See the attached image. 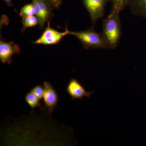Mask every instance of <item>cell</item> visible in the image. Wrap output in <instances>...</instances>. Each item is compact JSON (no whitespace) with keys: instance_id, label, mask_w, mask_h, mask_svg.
I'll return each mask as SVG.
<instances>
[{"instance_id":"obj_2","label":"cell","mask_w":146,"mask_h":146,"mask_svg":"<svg viewBox=\"0 0 146 146\" xmlns=\"http://www.w3.org/2000/svg\"><path fill=\"white\" fill-rule=\"evenodd\" d=\"M69 34L75 36L86 49H108L110 48L102 33L97 32L93 27L82 31H69Z\"/></svg>"},{"instance_id":"obj_11","label":"cell","mask_w":146,"mask_h":146,"mask_svg":"<svg viewBox=\"0 0 146 146\" xmlns=\"http://www.w3.org/2000/svg\"><path fill=\"white\" fill-rule=\"evenodd\" d=\"M22 23L24 30L29 28L33 27L39 24V19L36 16H25L23 17Z\"/></svg>"},{"instance_id":"obj_10","label":"cell","mask_w":146,"mask_h":146,"mask_svg":"<svg viewBox=\"0 0 146 146\" xmlns=\"http://www.w3.org/2000/svg\"><path fill=\"white\" fill-rule=\"evenodd\" d=\"M25 100L27 104L31 107L32 110L36 107L39 108L41 110L43 107L42 104L39 102V100L31 91L26 95Z\"/></svg>"},{"instance_id":"obj_12","label":"cell","mask_w":146,"mask_h":146,"mask_svg":"<svg viewBox=\"0 0 146 146\" xmlns=\"http://www.w3.org/2000/svg\"><path fill=\"white\" fill-rule=\"evenodd\" d=\"M35 15V7L33 4H29L24 6L21 9L20 16L22 18L25 16Z\"/></svg>"},{"instance_id":"obj_5","label":"cell","mask_w":146,"mask_h":146,"mask_svg":"<svg viewBox=\"0 0 146 146\" xmlns=\"http://www.w3.org/2000/svg\"><path fill=\"white\" fill-rule=\"evenodd\" d=\"M93 25L104 16L105 8L108 0H83Z\"/></svg>"},{"instance_id":"obj_9","label":"cell","mask_w":146,"mask_h":146,"mask_svg":"<svg viewBox=\"0 0 146 146\" xmlns=\"http://www.w3.org/2000/svg\"><path fill=\"white\" fill-rule=\"evenodd\" d=\"M131 11L133 15L146 19V0H134Z\"/></svg>"},{"instance_id":"obj_8","label":"cell","mask_w":146,"mask_h":146,"mask_svg":"<svg viewBox=\"0 0 146 146\" xmlns=\"http://www.w3.org/2000/svg\"><path fill=\"white\" fill-rule=\"evenodd\" d=\"M66 91L72 97V99L82 100V98H89L94 92L86 91L83 86L75 78H72L68 83Z\"/></svg>"},{"instance_id":"obj_4","label":"cell","mask_w":146,"mask_h":146,"mask_svg":"<svg viewBox=\"0 0 146 146\" xmlns=\"http://www.w3.org/2000/svg\"><path fill=\"white\" fill-rule=\"evenodd\" d=\"M43 86L44 88L43 98L44 104L41 110H48L47 114L50 117L53 110L57 107L59 96L57 91L48 82H44Z\"/></svg>"},{"instance_id":"obj_7","label":"cell","mask_w":146,"mask_h":146,"mask_svg":"<svg viewBox=\"0 0 146 146\" xmlns=\"http://www.w3.org/2000/svg\"><path fill=\"white\" fill-rule=\"evenodd\" d=\"M21 50L18 45L13 42H6L0 41V60L3 64H11L13 54H18Z\"/></svg>"},{"instance_id":"obj_3","label":"cell","mask_w":146,"mask_h":146,"mask_svg":"<svg viewBox=\"0 0 146 146\" xmlns=\"http://www.w3.org/2000/svg\"><path fill=\"white\" fill-rule=\"evenodd\" d=\"M69 34V30L66 28L65 31L59 32L52 28L48 21V25L41 36L34 42L35 44L45 45H54L59 43L66 35Z\"/></svg>"},{"instance_id":"obj_16","label":"cell","mask_w":146,"mask_h":146,"mask_svg":"<svg viewBox=\"0 0 146 146\" xmlns=\"http://www.w3.org/2000/svg\"><path fill=\"white\" fill-rule=\"evenodd\" d=\"M3 1H4L9 6H11L12 5L11 0H3Z\"/></svg>"},{"instance_id":"obj_13","label":"cell","mask_w":146,"mask_h":146,"mask_svg":"<svg viewBox=\"0 0 146 146\" xmlns=\"http://www.w3.org/2000/svg\"><path fill=\"white\" fill-rule=\"evenodd\" d=\"M129 0H112V9L121 12L128 4Z\"/></svg>"},{"instance_id":"obj_6","label":"cell","mask_w":146,"mask_h":146,"mask_svg":"<svg viewBox=\"0 0 146 146\" xmlns=\"http://www.w3.org/2000/svg\"><path fill=\"white\" fill-rule=\"evenodd\" d=\"M35 9V16L39 21L40 28L44 27L52 15V7L46 0H32Z\"/></svg>"},{"instance_id":"obj_14","label":"cell","mask_w":146,"mask_h":146,"mask_svg":"<svg viewBox=\"0 0 146 146\" xmlns=\"http://www.w3.org/2000/svg\"><path fill=\"white\" fill-rule=\"evenodd\" d=\"M31 91L36 96L39 100H42L44 97V86L43 87L42 85H38L35 86L31 90Z\"/></svg>"},{"instance_id":"obj_1","label":"cell","mask_w":146,"mask_h":146,"mask_svg":"<svg viewBox=\"0 0 146 146\" xmlns=\"http://www.w3.org/2000/svg\"><path fill=\"white\" fill-rule=\"evenodd\" d=\"M120 12L112 9L111 12L102 22V34L108 43L110 48L113 49L119 44L122 35Z\"/></svg>"},{"instance_id":"obj_15","label":"cell","mask_w":146,"mask_h":146,"mask_svg":"<svg viewBox=\"0 0 146 146\" xmlns=\"http://www.w3.org/2000/svg\"><path fill=\"white\" fill-rule=\"evenodd\" d=\"M52 8L56 9L60 6L62 0H46Z\"/></svg>"}]
</instances>
